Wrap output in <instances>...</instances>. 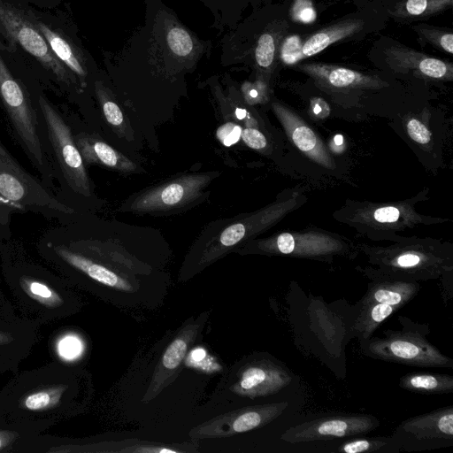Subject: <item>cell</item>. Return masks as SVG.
Returning a JSON list of instances; mask_svg holds the SVG:
<instances>
[{
	"mask_svg": "<svg viewBox=\"0 0 453 453\" xmlns=\"http://www.w3.org/2000/svg\"><path fill=\"white\" fill-rule=\"evenodd\" d=\"M0 242L2 274L19 316L42 326L80 311L81 300L64 277L32 260L20 244Z\"/></svg>",
	"mask_w": 453,
	"mask_h": 453,
	"instance_id": "obj_1",
	"label": "cell"
},
{
	"mask_svg": "<svg viewBox=\"0 0 453 453\" xmlns=\"http://www.w3.org/2000/svg\"><path fill=\"white\" fill-rule=\"evenodd\" d=\"M0 391V415L10 420H52L73 416L80 409L81 372L55 360L15 372Z\"/></svg>",
	"mask_w": 453,
	"mask_h": 453,
	"instance_id": "obj_2",
	"label": "cell"
},
{
	"mask_svg": "<svg viewBox=\"0 0 453 453\" xmlns=\"http://www.w3.org/2000/svg\"><path fill=\"white\" fill-rule=\"evenodd\" d=\"M250 13L221 39L222 65H244L255 78L270 83L278 65L280 45L290 33L288 7L273 0H252Z\"/></svg>",
	"mask_w": 453,
	"mask_h": 453,
	"instance_id": "obj_3",
	"label": "cell"
},
{
	"mask_svg": "<svg viewBox=\"0 0 453 453\" xmlns=\"http://www.w3.org/2000/svg\"><path fill=\"white\" fill-rule=\"evenodd\" d=\"M18 213L64 222L75 216L76 211L29 173L0 140V241L11 239L12 217Z\"/></svg>",
	"mask_w": 453,
	"mask_h": 453,
	"instance_id": "obj_4",
	"label": "cell"
},
{
	"mask_svg": "<svg viewBox=\"0 0 453 453\" xmlns=\"http://www.w3.org/2000/svg\"><path fill=\"white\" fill-rule=\"evenodd\" d=\"M356 9L315 29L288 34L283 40L280 63L292 65L308 59L332 45L360 41L382 31L389 19L381 0H355Z\"/></svg>",
	"mask_w": 453,
	"mask_h": 453,
	"instance_id": "obj_5",
	"label": "cell"
},
{
	"mask_svg": "<svg viewBox=\"0 0 453 453\" xmlns=\"http://www.w3.org/2000/svg\"><path fill=\"white\" fill-rule=\"evenodd\" d=\"M0 106L12 136L38 172L41 180L58 194L35 98L34 100L29 91L13 76L1 55Z\"/></svg>",
	"mask_w": 453,
	"mask_h": 453,
	"instance_id": "obj_6",
	"label": "cell"
},
{
	"mask_svg": "<svg viewBox=\"0 0 453 453\" xmlns=\"http://www.w3.org/2000/svg\"><path fill=\"white\" fill-rule=\"evenodd\" d=\"M35 101L54 180L59 186V196L64 200V196L71 195L90 197L91 181L69 121L43 93H38Z\"/></svg>",
	"mask_w": 453,
	"mask_h": 453,
	"instance_id": "obj_7",
	"label": "cell"
},
{
	"mask_svg": "<svg viewBox=\"0 0 453 453\" xmlns=\"http://www.w3.org/2000/svg\"><path fill=\"white\" fill-rule=\"evenodd\" d=\"M402 329L383 331V337H371L360 342L362 352L372 358L390 363L418 366L453 368V359L428 342L426 325L398 316Z\"/></svg>",
	"mask_w": 453,
	"mask_h": 453,
	"instance_id": "obj_8",
	"label": "cell"
},
{
	"mask_svg": "<svg viewBox=\"0 0 453 453\" xmlns=\"http://www.w3.org/2000/svg\"><path fill=\"white\" fill-rule=\"evenodd\" d=\"M369 262L383 274L405 280H434L452 271L451 252L438 244L411 242L364 249Z\"/></svg>",
	"mask_w": 453,
	"mask_h": 453,
	"instance_id": "obj_9",
	"label": "cell"
},
{
	"mask_svg": "<svg viewBox=\"0 0 453 453\" xmlns=\"http://www.w3.org/2000/svg\"><path fill=\"white\" fill-rule=\"evenodd\" d=\"M298 203L297 197L275 202L226 226L203 247L194 259L184 263L179 275L180 280H189L228 252L234 251L239 244L271 227L294 210Z\"/></svg>",
	"mask_w": 453,
	"mask_h": 453,
	"instance_id": "obj_10",
	"label": "cell"
},
{
	"mask_svg": "<svg viewBox=\"0 0 453 453\" xmlns=\"http://www.w3.org/2000/svg\"><path fill=\"white\" fill-rule=\"evenodd\" d=\"M379 35L367 53V58L377 68L431 81L453 80V65L449 60L409 47L389 35Z\"/></svg>",
	"mask_w": 453,
	"mask_h": 453,
	"instance_id": "obj_11",
	"label": "cell"
},
{
	"mask_svg": "<svg viewBox=\"0 0 453 453\" xmlns=\"http://www.w3.org/2000/svg\"><path fill=\"white\" fill-rule=\"evenodd\" d=\"M0 28L13 44L33 56L71 93H82L76 77L58 59L35 22L15 6L0 1Z\"/></svg>",
	"mask_w": 453,
	"mask_h": 453,
	"instance_id": "obj_12",
	"label": "cell"
},
{
	"mask_svg": "<svg viewBox=\"0 0 453 453\" xmlns=\"http://www.w3.org/2000/svg\"><path fill=\"white\" fill-rule=\"evenodd\" d=\"M234 251L240 254L289 256L321 261L346 255L349 246L338 237L317 233H280L267 239L249 241Z\"/></svg>",
	"mask_w": 453,
	"mask_h": 453,
	"instance_id": "obj_13",
	"label": "cell"
},
{
	"mask_svg": "<svg viewBox=\"0 0 453 453\" xmlns=\"http://www.w3.org/2000/svg\"><path fill=\"white\" fill-rule=\"evenodd\" d=\"M380 425L370 414H332L288 428L280 439L289 443L343 439L370 433Z\"/></svg>",
	"mask_w": 453,
	"mask_h": 453,
	"instance_id": "obj_14",
	"label": "cell"
},
{
	"mask_svg": "<svg viewBox=\"0 0 453 453\" xmlns=\"http://www.w3.org/2000/svg\"><path fill=\"white\" fill-rule=\"evenodd\" d=\"M288 402L247 406L209 419L190 430L192 439H218L262 427L280 416Z\"/></svg>",
	"mask_w": 453,
	"mask_h": 453,
	"instance_id": "obj_15",
	"label": "cell"
},
{
	"mask_svg": "<svg viewBox=\"0 0 453 453\" xmlns=\"http://www.w3.org/2000/svg\"><path fill=\"white\" fill-rule=\"evenodd\" d=\"M214 174L183 175L138 195L129 210L137 212L165 211L181 207L198 197Z\"/></svg>",
	"mask_w": 453,
	"mask_h": 453,
	"instance_id": "obj_16",
	"label": "cell"
},
{
	"mask_svg": "<svg viewBox=\"0 0 453 453\" xmlns=\"http://www.w3.org/2000/svg\"><path fill=\"white\" fill-rule=\"evenodd\" d=\"M292 379V372L284 364L270 357H261L241 367L230 390L242 397H265L288 387Z\"/></svg>",
	"mask_w": 453,
	"mask_h": 453,
	"instance_id": "obj_17",
	"label": "cell"
},
{
	"mask_svg": "<svg viewBox=\"0 0 453 453\" xmlns=\"http://www.w3.org/2000/svg\"><path fill=\"white\" fill-rule=\"evenodd\" d=\"M290 66L308 75L319 87L331 91L379 89L388 86L377 75L366 74L335 64L305 59Z\"/></svg>",
	"mask_w": 453,
	"mask_h": 453,
	"instance_id": "obj_18",
	"label": "cell"
},
{
	"mask_svg": "<svg viewBox=\"0 0 453 453\" xmlns=\"http://www.w3.org/2000/svg\"><path fill=\"white\" fill-rule=\"evenodd\" d=\"M207 317L208 312H203L196 319L187 321L167 345L152 373L145 401L155 398L177 373L189 347L202 332Z\"/></svg>",
	"mask_w": 453,
	"mask_h": 453,
	"instance_id": "obj_19",
	"label": "cell"
},
{
	"mask_svg": "<svg viewBox=\"0 0 453 453\" xmlns=\"http://www.w3.org/2000/svg\"><path fill=\"white\" fill-rule=\"evenodd\" d=\"M39 326L19 315L0 319V373L18 372L38 341Z\"/></svg>",
	"mask_w": 453,
	"mask_h": 453,
	"instance_id": "obj_20",
	"label": "cell"
},
{
	"mask_svg": "<svg viewBox=\"0 0 453 453\" xmlns=\"http://www.w3.org/2000/svg\"><path fill=\"white\" fill-rule=\"evenodd\" d=\"M176 447V446H175ZM148 441H123L94 443H75L65 438L42 434L37 440L39 453L57 452H131V453H179L186 449Z\"/></svg>",
	"mask_w": 453,
	"mask_h": 453,
	"instance_id": "obj_21",
	"label": "cell"
},
{
	"mask_svg": "<svg viewBox=\"0 0 453 453\" xmlns=\"http://www.w3.org/2000/svg\"><path fill=\"white\" fill-rule=\"evenodd\" d=\"M35 24L48 42L58 59L76 77L82 91L92 84L97 73L96 65L88 52L65 34L53 29L42 21Z\"/></svg>",
	"mask_w": 453,
	"mask_h": 453,
	"instance_id": "obj_22",
	"label": "cell"
},
{
	"mask_svg": "<svg viewBox=\"0 0 453 453\" xmlns=\"http://www.w3.org/2000/svg\"><path fill=\"white\" fill-rule=\"evenodd\" d=\"M371 282L357 306L370 303H388L402 308L420 290L418 281L405 280L381 273L376 268L357 267Z\"/></svg>",
	"mask_w": 453,
	"mask_h": 453,
	"instance_id": "obj_23",
	"label": "cell"
},
{
	"mask_svg": "<svg viewBox=\"0 0 453 453\" xmlns=\"http://www.w3.org/2000/svg\"><path fill=\"white\" fill-rule=\"evenodd\" d=\"M272 106L289 139L302 152L325 167L334 166V158L311 127L282 104L274 101Z\"/></svg>",
	"mask_w": 453,
	"mask_h": 453,
	"instance_id": "obj_24",
	"label": "cell"
},
{
	"mask_svg": "<svg viewBox=\"0 0 453 453\" xmlns=\"http://www.w3.org/2000/svg\"><path fill=\"white\" fill-rule=\"evenodd\" d=\"M73 131V140L86 165H97L120 173H133L137 165L113 149L97 134L86 131Z\"/></svg>",
	"mask_w": 453,
	"mask_h": 453,
	"instance_id": "obj_25",
	"label": "cell"
},
{
	"mask_svg": "<svg viewBox=\"0 0 453 453\" xmlns=\"http://www.w3.org/2000/svg\"><path fill=\"white\" fill-rule=\"evenodd\" d=\"M399 429L418 440L453 438V406L435 409L403 420Z\"/></svg>",
	"mask_w": 453,
	"mask_h": 453,
	"instance_id": "obj_26",
	"label": "cell"
},
{
	"mask_svg": "<svg viewBox=\"0 0 453 453\" xmlns=\"http://www.w3.org/2000/svg\"><path fill=\"white\" fill-rule=\"evenodd\" d=\"M389 19L401 25L422 22L453 7V0H381Z\"/></svg>",
	"mask_w": 453,
	"mask_h": 453,
	"instance_id": "obj_27",
	"label": "cell"
},
{
	"mask_svg": "<svg viewBox=\"0 0 453 453\" xmlns=\"http://www.w3.org/2000/svg\"><path fill=\"white\" fill-rule=\"evenodd\" d=\"M55 424L52 420H10L0 415V453H26L28 443Z\"/></svg>",
	"mask_w": 453,
	"mask_h": 453,
	"instance_id": "obj_28",
	"label": "cell"
},
{
	"mask_svg": "<svg viewBox=\"0 0 453 453\" xmlns=\"http://www.w3.org/2000/svg\"><path fill=\"white\" fill-rule=\"evenodd\" d=\"M107 78L106 73L97 71L92 81L93 92L108 125L119 136L127 137V124Z\"/></svg>",
	"mask_w": 453,
	"mask_h": 453,
	"instance_id": "obj_29",
	"label": "cell"
},
{
	"mask_svg": "<svg viewBox=\"0 0 453 453\" xmlns=\"http://www.w3.org/2000/svg\"><path fill=\"white\" fill-rule=\"evenodd\" d=\"M401 388L423 395H441L453 392V376L435 372H409L399 380Z\"/></svg>",
	"mask_w": 453,
	"mask_h": 453,
	"instance_id": "obj_30",
	"label": "cell"
},
{
	"mask_svg": "<svg viewBox=\"0 0 453 453\" xmlns=\"http://www.w3.org/2000/svg\"><path fill=\"white\" fill-rule=\"evenodd\" d=\"M213 16L211 27L221 35L226 28L233 30L242 19L243 12L252 0H199Z\"/></svg>",
	"mask_w": 453,
	"mask_h": 453,
	"instance_id": "obj_31",
	"label": "cell"
},
{
	"mask_svg": "<svg viewBox=\"0 0 453 453\" xmlns=\"http://www.w3.org/2000/svg\"><path fill=\"white\" fill-rule=\"evenodd\" d=\"M358 308L351 332L360 342L370 339L380 324L399 310L388 303H370Z\"/></svg>",
	"mask_w": 453,
	"mask_h": 453,
	"instance_id": "obj_32",
	"label": "cell"
},
{
	"mask_svg": "<svg viewBox=\"0 0 453 453\" xmlns=\"http://www.w3.org/2000/svg\"><path fill=\"white\" fill-rule=\"evenodd\" d=\"M411 28L415 33L417 41L422 48L431 46L446 55L452 56V28L429 25L425 22L414 23L411 26Z\"/></svg>",
	"mask_w": 453,
	"mask_h": 453,
	"instance_id": "obj_33",
	"label": "cell"
},
{
	"mask_svg": "<svg viewBox=\"0 0 453 453\" xmlns=\"http://www.w3.org/2000/svg\"><path fill=\"white\" fill-rule=\"evenodd\" d=\"M401 445L402 441L395 436L361 437L343 441L338 446L337 451L342 453L397 451Z\"/></svg>",
	"mask_w": 453,
	"mask_h": 453,
	"instance_id": "obj_34",
	"label": "cell"
},
{
	"mask_svg": "<svg viewBox=\"0 0 453 453\" xmlns=\"http://www.w3.org/2000/svg\"><path fill=\"white\" fill-rule=\"evenodd\" d=\"M53 351L58 361L70 362L83 351V342L73 332H59L53 342Z\"/></svg>",
	"mask_w": 453,
	"mask_h": 453,
	"instance_id": "obj_35",
	"label": "cell"
},
{
	"mask_svg": "<svg viewBox=\"0 0 453 453\" xmlns=\"http://www.w3.org/2000/svg\"><path fill=\"white\" fill-rule=\"evenodd\" d=\"M269 84L263 79L255 78L254 82L245 81L241 87L242 96L248 104H257L263 100Z\"/></svg>",
	"mask_w": 453,
	"mask_h": 453,
	"instance_id": "obj_36",
	"label": "cell"
},
{
	"mask_svg": "<svg viewBox=\"0 0 453 453\" xmlns=\"http://www.w3.org/2000/svg\"><path fill=\"white\" fill-rule=\"evenodd\" d=\"M288 15L291 21L300 22H311L316 17L311 2L309 0H296L292 7H288Z\"/></svg>",
	"mask_w": 453,
	"mask_h": 453,
	"instance_id": "obj_37",
	"label": "cell"
},
{
	"mask_svg": "<svg viewBox=\"0 0 453 453\" xmlns=\"http://www.w3.org/2000/svg\"><path fill=\"white\" fill-rule=\"evenodd\" d=\"M242 127L233 122H227L220 126L216 135L218 140L226 147L232 146L241 139Z\"/></svg>",
	"mask_w": 453,
	"mask_h": 453,
	"instance_id": "obj_38",
	"label": "cell"
},
{
	"mask_svg": "<svg viewBox=\"0 0 453 453\" xmlns=\"http://www.w3.org/2000/svg\"><path fill=\"white\" fill-rule=\"evenodd\" d=\"M406 128L409 136L417 143L424 145L429 143L431 141V132L426 125L418 119H410L407 122Z\"/></svg>",
	"mask_w": 453,
	"mask_h": 453,
	"instance_id": "obj_39",
	"label": "cell"
},
{
	"mask_svg": "<svg viewBox=\"0 0 453 453\" xmlns=\"http://www.w3.org/2000/svg\"><path fill=\"white\" fill-rule=\"evenodd\" d=\"M241 139L245 144L257 150H263L267 147V140L265 136L257 128L247 127L242 128Z\"/></svg>",
	"mask_w": 453,
	"mask_h": 453,
	"instance_id": "obj_40",
	"label": "cell"
},
{
	"mask_svg": "<svg viewBox=\"0 0 453 453\" xmlns=\"http://www.w3.org/2000/svg\"><path fill=\"white\" fill-rule=\"evenodd\" d=\"M372 217L379 223H395L402 217V211L396 206L387 205L374 210Z\"/></svg>",
	"mask_w": 453,
	"mask_h": 453,
	"instance_id": "obj_41",
	"label": "cell"
},
{
	"mask_svg": "<svg viewBox=\"0 0 453 453\" xmlns=\"http://www.w3.org/2000/svg\"><path fill=\"white\" fill-rule=\"evenodd\" d=\"M14 304L5 296L0 287V319H12L16 317Z\"/></svg>",
	"mask_w": 453,
	"mask_h": 453,
	"instance_id": "obj_42",
	"label": "cell"
},
{
	"mask_svg": "<svg viewBox=\"0 0 453 453\" xmlns=\"http://www.w3.org/2000/svg\"><path fill=\"white\" fill-rule=\"evenodd\" d=\"M311 110L312 111L315 113V114H319L321 113L322 111L326 110H329L326 103L321 99V98H318V97H315L311 100Z\"/></svg>",
	"mask_w": 453,
	"mask_h": 453,
	"instance_id": "obj_43",
	"label": "cell"
},
{
	"mask_svg": "<svg viewBox=\"0 0 453 453\" xmlns=\"http://www.w3.org/2000/svg\"><path fill=\"white\" fill-rule=\"evenodd\" d=\"M234 113L235 118L239 120H244L246 119H249V112L247 111V110L238 104L234 106Z\"/></svg>",
	"mask_w": 453,
	"mask_h": 453,
	"instance_id": "obj_44",
	"label": "cell"
}]
</instances>
